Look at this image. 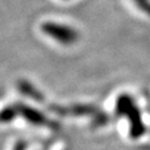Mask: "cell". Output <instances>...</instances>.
I'll use <instances>...</instances> for the list:
<instances>
[{"label": "cell", "mask_w": 150, "mask_h": 150, "mask_svg": "<svg viewBox=\"0 0 150 150\" xmlns=\"http://www.w3.org/2000/svg\"><path fill=\"white\" fill-rule=\"evenodd\" d=\"M116 112L127 117L130 123V136L134 139H138L145 134L146 127L141 119V113L137 108L136 103L131 99V97L127 95H122L118 98L116 102Z\"/></svg>", "instance_id": "obj_1"}, {"label": "cell", "mask_w": 150, "mask_h": 150, "mask_svg": "<svg viewBox=\"0 0 150 150\" xmlns=\"http://www.w3.org/2000/svg\"><path fill=\"white\" fill-rule=\"evenodd\" d=\"M40 29L46 36L64 46L74 45L79 39V33L75 28L59 22L45 21L41 23Z\"/></svg>", "instance_id": "obj_2"}, {"label": "cell", "mask_w": 150, "mask_h": 150, "mask_svg": "<svg viewBox=\"0 0 150 150\" xmlns=\"http://www.w3.org/2000/svg\"><path fill=\"white\" fill-rule=\"evenodd\" d=\"M17 110H18V117H22L26 121L31 123L33 126H41V127H49L51 129L57 128V122L46 117L40 110L36 108H32L22 102L16 103Z\"/></svg>", "instance_id": "obj_3"}, {"label": "cell", "mask_w": 150, "mask_h": 150, "mask_svg": "<svg viewBox=\"0 0 150 150\" xmlns=\"http://www.w3.org/2000/svg\"><path fill=\"white\" fill-rule=\"evenodd\" d=\"M17 87H18V90L20 91L23 96L29 97L30 99L35 100V101L42 102L43 99H45L42 93L38 90L37 88L33 86L31 82L25 80V79H21V80L18 81Z\"/></svg>", "instance_id": "obj_4"}, {"label": "cell", "mask_w": 150, "mask_h": 150, "mask_svg": "<svg viewBox=\"0 0 150 150\" xmlns=\"http://www.w3.org/2000/svg\"><path fill=\"white\" fill-rule=\"evenodd\" d=\"M18 117V110L17 106L10 105V106H6L0 110V122L1 123H8L13 121Z\"/></svg>", "instance_id": "obj_5"}, {"label": "cell", "mask_w": 150, "mask_h": 150, "mask_svg": "<svg viewBox=\"0 0 150 150\" xmlns=\"http://www.w3.org/2000/svg\"><path fill=\"white\" fill-rule=\"evenodd\" d=\"M26 148H27V144L25 141H19L13 150H26Z\"/></svg>", "instance_id": "obj_6"}]
</instances>
